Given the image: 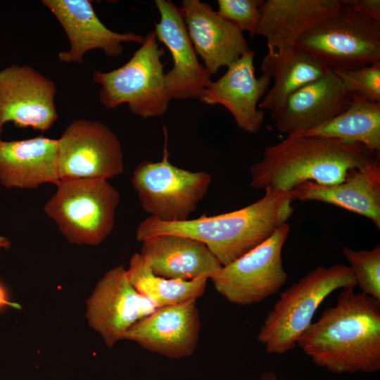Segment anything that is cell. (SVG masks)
Listing matches in <instances>:
<instances>
[{
  "label": "cell",
  "instance_id": "4316f807",
  "mask_svg": "<svg viewBox=\"0 0 380 380\" xmlns=\"http://www.w3.org/2000/svg\"><path fill=\"white\" fill-rule=\"evenodd\" d=\"M334 71L347 93L380 103V62L355 69Z\"/></svg>",
  "mask_w": 380,
  "mask_h": 380
},
{
  "label": "cell",
  "instance_id": "484cf974",
  "mask_svg": "<svg viewBox=\"0 0 380 380\" xmlns=\"http://www.w3.org/2000/svg\"><path fill=\"white\" fill-rule=\"evenodd\" d=\"M342 253L361 292L380 300L379 243L372 250L355 251L343 246Z\"/></svg>",
  "mask_w": 380,
  "mask_h": 380
},
{
  "label": "cell",
  "instance_id": "9c48e42d",
  "mask_svg": "<svg viewBox=\"0 0 380 380\" xmlns=\"http://www.w3.org/2000/svg\"><path fill=\"white\" fill-rule=\"evenodd\" d=\"M289 231L286 222L265 241L222 266L210 279L217 293L239 305L255 304L277 293L288 279L281 252Z\"/></svg>",
  "mask_w": 380,
  "mask_h": 380
},
{
  "label": "cell",
  "instance_id": "7c38bea8",
  "mask_svg": "<svg viewBox=\"0 0 380 380\" xmlns=\"http://www.w3.org/2000/svg\"><path fill=\"white\" fill-rule=\"evenodd\" d=\"M55 82L28 65L0 71V133L12 122L20 128L49 129L58 118Z\"/></svg>",
  "mask_w": 380,
  "mask_h": 380
},
{
  "label": "cell",
  "instance_id": "8fae6325",
  "mask_svg": "<svg viewBox=\"0 0 380 380\" xmlns=\"http://www.w3.org/2000/svg\"><path fill=\"white\" fill-rule=\"evenodd\" d=\"M126 272L122 265L109 270L87 301L89 325L101 335L108 348L122 340L133 324L157 309L131 284Z\"/></svg>",
  "mask_w": 380,
  "mask_h": 380
},
{
  "label": "cell",
  "instance_id": "6da1fadb",
  "mask_svg": "<svg viewBox=\"0 0 380 380\" xmlns=\"http://www.w3.org/2000/svg\"><path fill=\"white\" fill-rule=\"evenodd\" d=\"M317 365L332 373L380 369V300L344 289L296 341Z\"/></svg>",
  "mask_w": 380,
  "mask_h": 380
},
{
  "label": "cell",
  "instance_id": "5b68a950",
  "mask_svg": "<svg viewBox=\"0 0 380 380\" xmlns=\"http://www.w3.org/2000/svg\"><path fill=\"white\" fill-rule=\"evenodd\" d=\"M129 60L121 67L108 72L95 70L93 82L101 86L99 101L108 108L126 103L134 115L144 118L164 115L172 99L165 84V51L160 47L154 31Z\"/></svg>",
  "mask_w": 380,
  "mask_h": 380
},
{
  "label": "cell",
  "instance_id": "ac0fdd59",
  "mask_svg": "<svg viewBox=\"0 0 380 380\" xmlns=\"http://www.w3.org/2000/svg\"><path fill=\"white\" fill-rule=\"evenodd\" d=\"M350 101L336 72L329 69L319 79L293 93L281 107L270 112L277 129L288 135L305 132L343 112Z\"/></svg>",
  "mask_w": 380,
  "mask_h": 380
},
{
  "label": "cell",
  "instance_id": "30bf717a",
  "mask_svg": "<svg viewBox=\"0 0 380 380\" xmlns=\"http://www.w3.org/2000/svg\"><path fill=\"white\" fill-rule=\"evenodd\" d=\"M58 140L60 181L108 179L123 172L121 143L117 135L100 121L75 120Z\"/></svg>",
  "mask_w": 380,
  "mask_h": 380
},
{
  "label": "cell",
  "instance_id": "52a82bcc",
  "mask_svg": "<svg viewBox=\"0 0 380 380\" xmlns=\"http://www.w3.org/2000/svg\"><path fill=\"white\" fill-rule=\"evenodd\" d=\"M340 2L337 11L304 33L296 46L333 70L380 62V22Z\"/></svg>",
  "mask_w": 380,
  "mask_h": 380
},
{
  "label": "cell",
  "instance_id": "f1b7e54d",
  "mask_svg": "<svg viewBox=\"0 0 380 380\" xmlns=\"http://www.w3.org/2000/svg\"><path fill=\"white\" fill-rule=\"evenodd\" d=\"M343 2L361 15L380 22L379 0H343Z\"/></svg>",
  "mask_w": 380,
  "mask_h": 380
},
{
  "label": "cell",
  "instance_id": "9a60e30c",
  "mask_svg": "<svg viewBox=\"0 0 380 380\" xmlns=\"http://www.w3.org/2000/svg\"><path fill=\"white\" fill-rule=\"evenodd\" d=\"M254 56L251 49L243 54L198 98L205 104L226 108L237 126L251 134L258 132L263 122L264 111L258 108V103L270 89L271 80L262 75L255 76Z\"/></svg>",
  "mask_w": 380,
  "mask_h": 380
},
{
  "label": "cell",
  "instance_id": "f546056e",
  "mask_svg": "<svg viewBox=\"0 0 380 380\" xmlns=\"http://www.w3.org/2000/svg\"><path fill=\"white\" fill-rule=\"evenodd\" d=\"M260 380H279V379L274 372H267L262 375Z\"/></svg>",
  "mask_w": 380,
  "mask_h": 380
},
{
  "label": "cell",
  "instance_id": "277c9868",
  "mask_svg": "<svg viewBox=\"0 0 380 380\" xmlns=\"http://www.w3.org/2000/svg\"><path fill=\"white\" fill-rule=\"evenodd\" d=\"M355 286L348 265L313 269L280 293L258 331V341L270 354L282 355L294 349L322 301L337 289Z\"/></svg>",
  "mask_w": 380,
  "mask_h": 380
},
{
  "label": "cell",
  "instance_id": "7a4b0ae2",
  "mask_svg": "<svg viewBox=\"0 0 380 380\" xmlns=\"http://www.w3.org/2000/svg\"><path fill=\"white\" fill-rule=\"evenodd\" d=\"M264 190L263 196L255 203L218 215H203L181 222H163L149 216L139 224L137 239L143 241L163 234L192 238L203 243L225 266L265 241L293 213L291 193Z\"/></svg>",
  "mask_w": 380,
  "mask_h": 380
},
{
  "label": "cell",
  "instance_id": "603a6c76",
  "mask_svg": "<svg viewBox=\"0 0 380 380\" xmlns=\"http://www.w3.org/2000/svg\"><path fill=\"white\" fill-rule=\"evenodd\" d=\"M329 68L313 55L296 46L267 52L261 63L262 75L273 78L272 87L258 103L270 112L305 84L323 77Z\"/></svg>",
  "mask_w": 380,
  "mask_h": 380
},
{
  "label": "cell",
  "instance_id": "e0dca14e",
  "mask_svg": "<svg viewBox=\"0 0 380 380\" xmlns=\"http://www.w3.org/2000/svg\"><path fill=\"white\" fill-rule=\"evenodd\" d=\"M180 9L194 50L211 75L250 50L243 32L208 3L183 0Z\"/></svg>",
  "mask_w": 380,
  "mask_h": 380
},
{
  "label": "cell",
  "instance_id": "4dcf8cb0",
  "mask_svg": "<svg viewBox=\"0 0 380 380\" xmlns=\"http://www.w3.org/2000/svg\"><path fill=\"white\" fill-rule=\"evenodd\" d=\"M8 246L9 241L6 238L0 236V248L8 247Z\"/></svg>",
  "mask_w": 380,
  "mask_h": 380
},
{
  "label": "cell",
  "instance_id": "83f0119b",
  "mask_svg": "<svg viewBox=\"0 0 380 380\" xmlns=\"http://www.w3.org/2000/svg\"><path fill=\"white\" fill-rule=\"evenodd\" d=\"M217 12L253 38L257 32L262 0H218Z\"/></svg>",
  "mask_w": 380,
  "mask_h": 380
},
{
  "label": "cell",
  "instance_id": "cb8c5ba5",
  "mask_svg": "<svg viewBox=\"0 0 380 380\" xmlns=\"http://www.w3.org/2000/svg\"><path fill=\"white\" fill-rule=\"evenodd\" d=\"M301 135L322 136L360 143L371 151L380 152V103L350 94L347 108L327 122Z\"/></svg>",
  "mask_w": 380,
  "mask_h": 380
},
{
  "label": "cell",
  "instance_id": "d6986e66",
  "mask_svg": "<svg viewBox=\"0 0 380 380\" xmlns=\"http://www.w3.org/2000/svg\"><path fill=\"white\" fill-rule=\"evenodd\" d=\"M141 254L160 277L192 280L211 279L222 269L217 258L202 242L187 236L163 234L141 241Z\"/></svg>",
  "mask_w": 380,
  "mask_h": 380
},
{
  "label": "cell",
  "instance_id": "8992f818",
  "mask_svg": "<svg viewBox=\"0 0 380 380\" xmlns=\"http://www.w3.org/2000/svg\"><path fill=\"white\" fill-rule=\"evenodd\" d=\"M56 186L44 210L66 239L77 245L103 241L114 227L118 191L102 179L59 181Z\"/></svg>",
  "mask_w": 380,
  "mask_h": 380
},
{
  "label": "cell",
  "instance_id": "ffe728a7",
  "mask_svg": "<svg viewBox=\"0 0 380 380\" xmlns=\"http://www.w3.org/2000/svg\"><path fill=\"white\" fill-rule=\"evenodd\" d=\"M58 140L38 136L6 141L0 140V182L6 187L35 189L44 183L56 185Z\"/></svg>",
  "mask_w": 380,
  "mask_h": 380
},
{
  "label": "cell",
  "instance_id": "5bb4252c",
  "mask_svg": "<svg viewBox=\"0 0 380 380\" xmlns=\"http://www.w3.org/2000/svg\"><path fill=\"white\" fill-rule=\"evenodd\" d=\"M55 15L70 42L68 51L59 52L58 59L65 63H83L86 52L101 49L108 57L122 54L123 43L141 44L144 37L129 32L109 30L99 18L89 0H42Z\"/></svg>",
  "mask_w": 380,
  "mask_h": 380
},
{
  "label": "cell",
  "instance_id": "2e32d148",
  "mask_svg": "<svg viewBox=\"0 0 380 380\" xmlns=\"http://www.w3.org/2000/svg\"><path fill=\"white\" fill-rule=\"evenodd\" d=\"M201 329L196 300L157 308L133 324L123 339L171 358L191 355L197 346Z\"/></svg>",
  "mask_w": 380,
  "mask_h": 380
},
{
  "label": "cell",
  "instance_id": "44dd1931",
  "mask_svg": "<svg viewBox=\"0 0 380 380\" xmlns=\"http://www.w3.org/2000/svg\"><path fill=\"white\" fill-rule=\"evenodd\" d=\"M340 5V0H262L256 34L266 39L269 51L295 46Z\"/></svg>",
  "mask_w": 380,
  "mask_h": 380
},
{
  "label": "cell",
  "instance_id": "3957f363",
  "mask_svg": "<svg viewBox=\"0 0 380 380\" xmlns=\"http://www.w3.org/2000/svg\"><path fill=\"white\" fill-rule=\"evenodd\" d=\"M374 153L357 142L322 136L288 135L267 146L260 161L251 166L250 186L291 193L305 182L338 184L354 170L379 158Z\"/></svg>",
  "mask_w": 380,
  "mask_h": 380
},
{
  "label": "cell",
  "instance_id": "ba28073f",
  "mask_svg": "<svg viewBox=\"0 0 380 380\" xmlns=\"http://www.w3.org/2000/svg\"><path fill=\"white\" fill-rule=\"evenodd\" d=\"M163 158L143 160L132 172V184L141 208L150 217L163 222L189 219L206 196L212 182L205 171L193 172L178 167L169 160L167 132Z\"/></svg>",
  "mask_w": 380,
  "mask_h": 380
},
{
  "label": "cell",
  "instance_id": "4fadbf2b",
  "mask_svg": "<svg viewBox=\"0 0 380 380\" xmlns=\"http://www.w3.org/2000/svg\"><path fill=\"white\" fill-rule=\"evenodd\" d=\"M160 20L155 24L158 41L165 45L173 62L165 72L172 99H196L212 83L211 75L199 62L189 37L180 8L170 0H156Z\"/></svg>",
  "mask_w": 380,
  "mask_h": 380
},
{
  "label": "cell",
  "instance_id": "d4e9b609",
  "mask_svg": "<svg viewBox=\"0 0 380 380\" xmlns=\"http://www.w3.org/2000/svg\"><path fill=\"white\" fill-rule=\"evenodd\" d=\"M126 273L135 289L148 298L156 308L196 300L203 294L208 279L205 277H201L184 281L158 276L152 272L140 253H135L131 257Z\"/></svg>",
  "mask_w": 380,
  "mask_h": 380
},
{
  "label": "cell",
  "instance_id": "7402d4cb",
  "mask_svg": "<svg viewBox=\"0 0 380 380\" xmlns=\"http://www.w3.org/2000/svg\"><path fill=\"white\" fill-rule=\"evenodd\" d=\"M291 193L294 200L329 203L365 216L380 229L379 158L354 170L341 183L323 185L305 182Z\"/></svg>",
  "mask_w": 380,
  "mask_h": 380
}]
</instances>
